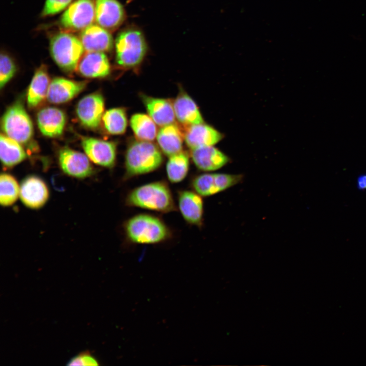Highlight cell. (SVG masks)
<instances>
[{
    "label": "cell",
    "mask_w": 366,
    "mask_h": 366,
    "mask_svg": "<svg viewBox=\"0 0 366 366\" xmlns=\"http://www.w3.org/2000/svg\"><path fill=\"white\" fill-rule=\"evenodd\" d=\"M127 205L168 212L175 210L171 192L163 181H156L142 185L132 190L126 199Z\"/></svg>",
    "instance_id": "cell-1"
},
{
    "label": "cell",
    "mask_w": 366,
    "mask_h": 366,
    "mask_svg": "<svg viewBox=\"0 0 366 366\" xmlns=\"http://www.w3.org/2000/svg\"><path fill=\"white\" fill-rule=\"evenodd\" d=\"M163 162L162 152L156 144L150 141L135 140L130 143L126 152L125 178L154 171Z\"/></svg>",
    "instance_id": "cell-2"
},
{
    "label": "cell",
    "mask_w": 366,
    "mask_h": 366,
    "mask_svg": "<svg viewBox=\"0 0 366 366\" xmlns=\"http://www.w3.org/2000/svg\"><path fill=\"white\" fill-rule=\"evenodd\" d=\"M125 231L131 241L138 244H154L170 236L166 224L159 218L148 214L136 215L125 224Z\"/></svg>",
    "instance_id": "cell-3"
},
{
    "label": "cell",
    "mask_w": 366,
    "mask_h": 366,
    "mask_svg": "<svg viewBox=\"0 0 366 366\" xmlns=\"http://www.w3.org/2000/svg\"><path fill=\"white\" fill-rule=\"evenodd\" d=\"M49 48L54 61L67 73L77 69L84 51L79 38L68 31L55 34L50 39Z\"/></svg>",
    "instance_id": "cell-4"
},
{
    "label": "cell",
    "mask_w": 366,
    "mask_h": 366,
    "mask_svg": "<svg viewBox=\"0 0 366 366\" xmlns=\"http://www.w3.org/2000/svg\"><path fill=\"white\" fill-rule=\"evenodd\" d=\"M115 47L116 63L126 69L139 65L147 51L144 36L136 28H128L120 32L116 39Z\"/></svg>",
    "instance_id": "cell-5"
},
{
    "label": "cell",
    "mask_w": 366,
    "mask_h": 366,
    "mask_svg": "<svg viewBox=\"0 0 366 366\" xmlns=\"http://www.w3.org/2000/svg\"><path fill=\"white\" fill-rule=\"evenodd\" d=\"M1 126L6 136L20 144H27L32 138V121L20 101L7 109L2 117Z\"/></svg>",
    "instance_id": "cell-6"
},
{
    "label": "cell",
    "mask_w": 366,
    "mask_h": 366,
    "mask_svg": "<svg viewBox=\"0 0 366 366\" xmlns=\"http://www.w3.org/2000/svg\"><path fill=\"white\" fill-rule=\"evenodd\" d=\"M95 19V0H76L62 14L59 23L68 32L82 30Z\"/></svg>",
    "instance_id": "cell-7"
},
{
    "label": "cell",
    "mask_w": 366,
    "mask_h": 366,
    "mask_svg": "<svg viewBox=\"0 0 366 366\" xmlns=\"http://www.w3.org/2000/svg\"><path fill=\"white\" fill-rule=\"evenodd\" d=\"M241 175L226 173H204L196 176L192 181L195 192L201 196H211L238 183Z\"/></svg>",
    "instance_id": "cell-8"
},
{
    "label": "cell",
    "mask_w": 366,
    "mask_h": 366,
    "mask_svg": "<svg viewBox=\"0 0 366 366\" xmlns=\"http://www.w3.org/2000/svg\"><path fill=\"white\" fill-rule=\"evenodd\" d=\"M104 100L98 93L87 95L78 102L76 111L78 119L85 127L95 129L101 123L104 114Z\"/></svg>",
    "instance_id": "cell-9"
},
{
    "label": "cell",
    "mask_w": 366,
    "mask_h": 366,
    "mask_svg": "<svg viewBox=\"0 0 366 366\" xmlns=\"http://www.w3.org/2000/svg\"><path fill=\"white\" fill-rule=\"evenodd\" d=\"M58 162L63 171L72 177L83 178L90 176L94 172L87 156L67 147L59 150Z\"/></svg>",
    "instance_id": "cell-10"
},
{
    "label": "cell",
    "mask_w": 366,
    "mask_h": 366,
    "mask_svg": "<svg viewBox=\"0 0 366 366\" xmlns=\"http://www.w3.org/2000/svg\"><path fill=\"white\" fill-rule=\"evenodd\" d=\"M81 145L86 156L94 163L108 168L114 166L116 156V147L114 142L84 137Z\"/></svg>",
    "instance_id": "cell-11"
},
{
    "label": "cell",
    "mask_w": 366,
    "mask_h": 366,
    "mask_svg": "<svg viewBox=\"0 0 366 366\" xmlns=\"http://www.w3.org/2000/svg\"><path fill=\"white\" fill-rule=\"evenodd\" d=\"M125 17L124 9L117 0H95V21L109 32L118 28Z\"/></svg>",
    "instance_id": "cell-12"
},
{
    "label": "cell",
    "mask_w": 366,
    "mask_h": 366,
    "mask_svg": "<svg viewBox=\"0 0 366 366\" xmlns=\"http://www.w3.org/2000/svg\"><path fill=\"white\" fill-rule=\"evenodd\" d=\"M19 196L27 207L37 209L42 207L49 197V190L45 182L38 176L25 178L20 186Z\"/></svg>",
    "instance_id": "cell-13"
},
{
    "label": "cell",
    "mask_w": 366,
    "mask_h": 366,
    "mask_svg": "<svg viewBox=\"0 0 366 366\" xmlns=\"http://www.w3.org/2000/svg\"><path fill=\"white\" fill-rule=\"evenodd\" d=\"M87 83V81H74L63 77L55 78L50 83L46 99L53 104L67 102L82 91Z\"/></svg>",
    "instance_id": "cell-14"
},
{
    "label": "cell",
    "mask_w": 366,
    "mask_h": 366,
    "mask_svg": "<svg viewBox=\"0 0 366 366\" xmlns=\"http://www.w3.org/2000/svg\"><path fill=\"white\" fill-rule=\"evenodd\" d=\"M76 69L82 76L95 78L107 77L110 73L111 68L109 59L104 52L86 51L81 57Z\"/></svg>",
    "instance_id": "cell-15"
},
{
    "label": "cell",
    "mask_w": 366,
    "mask_h": 366,
    "mask_svg": "<svg viewBox=\"0 0 366 366\" xmlns=\"http://www.w3.org/2000/svg\"><path fill=\"white\" fill-rule=\"evenodd\" d=\"M79 39L86 51L108 52L113 47L110 32L98 24L89 25L82 30Z\"/></svg>",
    "instance_id": "cell-16"
},
{
    "label": "cell",
    "mask_w": 366,
    "mask_h": 366,
    "mask_svg": "<svg viewBox=\"0 0 366 366\" xmlns=\"http://www.w3.org/2000/svg\"><path fill=\"white\" fill-rule=\"evenodd\" d=\"M184 137L186 144L191 150L214 145L222 139L223 135L212 127L203 123L186 127Z\"/></svg>",
    "instance_id": "cell-17"
},
{
    "label": "cell",
    "mask_w": 366,
    "mask_h": 366,
    "mask_svg": "<svg viewBox=\"0 0 366 366\" xmlns=\"http://www.w3.org/2000/svg\"><path fill=\"white\" fill-rule=\"evenodd\" d=\"M37 121L41 133L48 137H56L63 132L66 121V115L60 109L48 107L37 113Z\"/></svg>",
    "instance_id": "cell-18"
},
{
    "label": "cell",
    "mask_w": 366,
    "mask_h": 366,
    "mask_svg": "<svg viewBox=\"0 0 366 366\" xmlns=\"http://www.w3.org/2000/svg\"><path fill=\"white\" fill-rule=\"evenodd\" d=\"M179 211L188 223L200 226L203 216V202L201 196L196 192L182 191L178 196Z\"/></svg>",
    "instance_id": "cell-19"
},
{
    "label": "cell",
    "mask_w": 366,
    "mask_h": 366,
    "mask_svg": "<svg viewBox=\"0 0 366 366\" xmlns=\"http://www.w3.org/2000/svg\"><path fill=\"white\" fill-rule=\"evenodd\" d=\"M175 118L184 126L204 123L201 113L195 101L180 90L173 102Z\"/></svg>",
    "instance_id": "cell-20"
},
{
    "label": "cell",
    "mask_w": 366,
    "mask_h": 366,
    "mask_svg": "<svg viewBox=\"0 0 366 366\" xmlns=\"http://www.w3.org/2000/svg\"><path fill=\"white\" fill-rule=\"evenodd\" d=\"M191 157L196 166L204 171L218 170L229 161L228 157L213 145L191 149Z\"/></svg>",
    "instance_id": "cell-21"
},
{
    "label": "cell",
    "mask_w": 366,
    "mask_h": 366,
    "mask_svg": "<svg viewBox=\"0 0 366 366\" xmlns=\"http://www.w3.org/2000/svg\"><path fill=\"white\" fill-rule=\"evenodd\" d=\"M143 103L150 117L158 126L174 123L175 115L173 103L169 99L141 95Z\"/></svg>",
    "instance_id": "cell-22"
},
{
    "label": "cell",
    "mask_w": 366,
    "mask_h": 366,
    "mask_svg": "<svg viewBox=\"0 0 366 366\" xmlns=\"http://www.w3.org/2000/svg\"><path fill=\"white\" fill-rule=\"evenodd\" d=\"M156 139L160 149L169 157L182 151L184 132L178 125L172 123L161 127Z\"/></svg>",
    "instance_id": "cell-23"
},
{
    "label": "cell",
    "mask_w": 366,
    "mask_h": 366,
    "mask_svg": "<svg viewBox=\"0 0 366 366\" xmlns=\"http://www.w3.org/2000/svg\"><path fill=\"white\" fill-rule=\"evenodd\" d=\"M50 81L47 67L41 65L36 71L27 93V103L30 108L39 106L47 97Z\"/></svg>",
    "instance_id": "cell-24"
},
{
    "label": "cell",
    "mask_w": 366,
    "mask_h": 366,
    "mask_svg": "<svg viewBox=\"0 0 366 366\" xmlns=\"http://www.w3.org/2000/svg\"><path fill=\"white\" fill-rule=\"evenodd\" d=\"M20 144L6 135L1 134L0 156L4 166L12 167L26 159V152Z\"/></svg>",
    "instance_id": "cell-25"
},
{
    "label": "cell",
    "mask_w": 366,
    "mask_h": 366,
    "mask_svg": "<svg viewBox=\"0 0 366 366\" xmlns=\"http://www.w3.org/2000/svg\"><path fill=\"white\" fill-rule=\"evenodd\" d=\"M130 122L137 140L151 141L157 137V124L149 115L140 113L134 114Z\"/></svg>",
    "instance_id": "cell-26"
},
{
    "label": "cell",
    "mask_w": 366,
    "mask_h": 366,
    "mask_svg": "<svg viewBox=\"0 0 366 366\" xmlns=\"http://www.w3.org/2000/svg\"><path fill=\"white\" fill-rule=\"evenodd\" d=\"M189 168V157L184 151L169 157L166 164L168 179L172 183L182 181L187 176Z\"/></svg>",
    "instance_id": "cell-27"
},
{
    "label": "cell",
    "mask_w": 366,
    "mask_h": 366,
    "mask_svg": "<svg viewBox=\"0 0 366 366\" xmlns=\"http://www.w3.org/2000/svg\"><path fill=\"white\" fill-rule=\"evenodd\" d=\"M102 121L109 134L113 135L123 134L128 125L126 110L120 107L108 109L104 113Z\"/></svg>",
    "instance_id": "cell-28"
},
{
    "label": "cell",
    "mask_w": 366,
    "mask_h": 366,
    "mask_svg": "<svg viewBox=\"0 0 366 366\" xmlns=\"http://www.w3.org/2000/svg\"><path fill=\"white\" fill-rule=\"evenodd\" d=\"M20 194V187L16 179L7 173L1 174L0 177V203L4 206L14 204Z\"/></svg>",
    "instance_id": "cell-29"
},
{
    "label": "cell",
    "mask_w": 366,
    "mask_h": 366,
    "mask_svg": "<svg viewBox=\"0 0 366 366\" xmlns=\"http://www.w3.org/2000/svg\"><path fill=\"white\" fill-rule=\"evenodd\" d=\"M16 71V66L12 58L7 53L2 52L0 57V87L2 89L12 78Z\"/></svg>",
    "instance_id": "cell-30"
},
{
    "label": "cell",
    "mask_w": 366,
    "mask_h": 366,
    "mask_svg": "<svg viewBox=\"0 0 366 366\" xmlns=\"http://www.w3.org/2000/svg\"><path fill=\"white\" fill-rule=\"evenodd\" d=\"M72 1L46 0L42 11L41 16H50L60 12L69 6Z\"/></svg>",
    "instance_id": "cell-31"
},
{
    "label": "cell",
    "mask_w": 366,
    "mask_h": 366,
    "mask_svg": "<svg viewBox=\"0 0 366 366\" xmlns=\"http://www.w3.org/2000/svg\"><path fill=\"white\" fill-rule=\"evenodd\" d=\"M69 365H97V359L89 351H84L72 358L68 362Z\"/></svg>",
    "instance_id": "cell-32"
},
{
    "label": "cell",
    "mask_w": 366,
    "mask_h": 366,
    "mask_svg": "<svg viewBox=\"0 0 366 366\" xmlns=\"http://www.w3.org/2000/svg\"><path fill=\"white\" fill-rule=\"evenodd\" d=\"M357 186L360 190L366 189V174H362L358 177Z\"/></svg>",
    "instance_id": "cell-33"
}]
</instances>
